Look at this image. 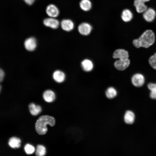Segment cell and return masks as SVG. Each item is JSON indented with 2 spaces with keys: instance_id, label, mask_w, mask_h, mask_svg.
<instances>
[{
  "instance_id": "cell-10",
  "label": "cell",
  "mask_w": 156,
  "mask_h": 156,
  "mask_svg": "<svg viewBox=\"0 0 156 156\" xmlns=\"http://www.w3.org/2000/svg\"><path fill=\"white\" fill-rule=\"evenodd\" d=\"M156 15V13L153 9L151 8H147L143 14L144 19L146 21L151 22L155 19Z\"/></svg>"
},
{
  "instance_id": "cell-25",
  "label": "cell",
  "mask_w": 156,
  "mask_h": 156,
  "mask_svg": "<svg viewBox=\"0 0 156 156\" xmlns=\"http://www.w3.org/2000/svg\"><path fill=\"white\" fill-rule=\"evenodd\" d=\"M24 149L26 153L27 154H32L35 151L34 147L29 144H27L25 145Z\"/></svg>"
},
{
  "instance_id": "cell-20",
  "label": "cell",
  "mask_w": 156,
  "mask_h": 156,
  "mask_svg": "<svg viewBox=\"0 0 156 156\" xmlns=\"http://www.w3.org/2000/svg\"><path fill=\"white\" fill-rule=\"evenodd\" d=\"M81 8L83 11L89 10L92 7V3L89 0H81L79 3Z\"/></svg>"
},
{
  "instance_id": "cell-27",
  "label": "cell",
  "mask_w": 156,
  "mask_h": 156,
  "mask_svg": "<svg viewBox=\"0 0 156 156\" xmlns=\"http://www.w3.org/2000/svg\"><path fill=\"white\" fill-rule=\"evenodd\" d=\"M25 2L29 5H32L34 2L35 0H23Z\"/></svg>"
},
{
  "instance_id": "cell-21",
  "label": "cell",
  "mask_w": 156,
  "mask_h": 156,
  "mask_svg": "<svg viewBox=\"0 0 156 156\" xmlns=\"http://www.w3.org/2000/svg\"><path fill=\"white\" fill-rule=\"evenodd\" d=\"M148 88L150 90V97L153 99H156V83H150L148 84Z\"/></svg>"
},
{
  "instance_id": "cell-4",
  "label": "cell",
  "mask_w": 156,
  "mask_h": 156,
  "mask_svg": "<svg viewBox=\"0 0 156 156\" xmlns=\"http://www.w3.org/2000/svg\"><path fill=\"white\" fill-rule=\"evenodd\" d=\"M131 82L134 86L138 87H140L144 85L145 82V78L142 74L136 73L132 76Z\"/></svg>"
},
{
  "instance_id": "cell-22",
  "label": "cell",
  "mask_w": 156,
  "mask_h": 156,
  "mask_svg": "<svg viewBox=\"0 0 156 156\" xmlns=\"http://www.w3.org/2000/svg\"><path fill=\"white\" fill-rule=\"evenodd\" d=\"M107 97L109 99H112L115 97L117 94L116 90L112 87L108 88L105 92Z\"/></svg>"
},
{
  "instance_id": "cell-26",
  "label": "cell",
  "mask_w": 156,
  "mask_h": 156,
  "mask_svg": "<svg viewBox=\"0 0 156 156\" xmlns=\"http://www.w3.org/2000/svg\"><path fill=\"white\" fill-rule=\"evenodd\" d=\"M4 75V73L3 71L1 69L0 70V81L1 82L3 81Z\"/></svg>"
},
{
  "instance_id": "cell-3",
  "label": "cell",
  "mask_w": 156,
  "mask_h": 156,
  "mask_svg": "<svg viewBox=\"0 0 156 156\" xmlns=\"http://www.w3.org/2000/svg\"><path fill=\"white\" fill-rule=\"evenodd\" d=\"M130 60L129 59H119L115 62L114 66L115 67L119 70H123L129 66Z\"/></svg>"
},
{
  "instance_id": "cell-15",
  "label": "cell",
  "mask_w": 156,
  "mask_h": 156,
  "mask_svg": "<svg viewBox=\"0 0 156 156\" xmlns=\"http://www.w3.org/2000/svg\"><path fill=\"white\" fill-rule=\"evenodd\" d=\"M135 118V116L134 113L131 111L127 110L125 114L124 120L126 123L131 124L134 122Z\"/></svg>"
},
{
  "instance_id": "cell-8",
  "label": "cell",
  "mask_w": 156,
  "mask_h": 156,
  "mask_svg": "<svg viewBox=\"0 0 156 156\" xmlns=\"http://www.w3.org/2000/svg\"><path fill=\"white\" fill-rule=\"evenodd\" d=\"M150 0H134V5L135 8L137 12L139 13L144 12L147 9V7L145 4L146 2Z\"/></svg>"
},
{
  "instance_id": "cell-11",
  "label": "cell",
  "mask_w": 156,
  "mask_h": 156,
  "mask_svg": "<svg viewBox=\"0 0 156 156\" xmlns=\"http://www.w3.org/2000/svg\"><path fill=\"white\" fill-rule=\"evenodd\" d=\"M61 26L64 30L69 31L72 30L74 27V24L73 21L69 19L63 20L61 22Z\"/></svg>"
},
{
  "instance_id": "cell-18",
  "label": "cell",
  "mask_w": 156,
  "mask_h": 156,
  "mask_svg": "<svg viewBox=\"0 0 156 156\" xmlns=\"http://www.w3.org/2000/svg\"><path fill=\"white\" fill-rule=\"evenodd\" d=\"M29 107L31 114L34 116L38 114L42 111L41 107L40 105H36L33 103L30 104Z\"/></svg>"
},
{
  "instance_id": "cell-19",
  "label": "cell",
  "mask_w": 156,
  "mask_h": 156,
  "mask_svg": "<svg viewBox=\"0 0 156 156\" xmlns=\"http://www.w3.org/2000/svg\"><path fill=\"white\" fill-rule=\"evenodd\" d=\"M21 142L20 139L19 138L16 137H12L10 139L8 144L12 148H18L20 147Z\"/></svg>"
},
{
  "instance_id": "cell-5",
  "label": "cell",
  "mask_w": 156,
  "mask_h": 156,
  "mask_svg": "<svg viewBox=\"0 0 156 156\" xmlns=\"http://www.w3.org/2000/svg\"><path fill=\"white\" fill-rule=\"evenodd\" d=\"M24 46L27 50L30 51H34L37 46V42L36 39L33 37L27 38L24 42Z\"/></svg>"
},
{
  "instance_id": "cell-16",
  "label": "cell",
  "mask_w": 156,
  "mask_h": 156,
  "mask_svg": "<svg viewBox=\"0 0 156 156\" xmlns=\"http://www.w3.org/2000/svg\"><path fill=\"white\" fill-rule=\"evenodd\" d=\"M121 17L123 21L125 22H128L132 20L133 15L130 10L128 9H125L122 12Z\"/></svg>"
},
{
  "instance_id": "cell-7",
  "label": "cell",
  "mask_w": 156,
  "mask_h": 156,
  "mask_svg": "<svg viewBox=\"0 0 156 156\" xmlns=\"http://www.w3.org/2000/svg\"><path fill=\"white\" fill-rule=\"evenodd\" d=\"M43 23L46 26L53 29H57L60 25V23L58 20L55 18L51 17L44 19Z\"/></svg>"
},
{
  "instance_id": "cell-12",
  "label": "cell",
  "mask_w": 156,
  "mask_h": 156,
  "mask_svg": "<svg viewBox=\"0 0 156 156\" xmlns=\"http://www.w3.org/2000/svg\"><path fill=\"white\" fill-rule=\"evenodd\" d=\"M128 52L123 49H118L114 52L113 57L115 59H129Z\"/></svg>"
},
{
  "instance_id": "cell-9",
  "label": "cell",
  "mask_w": 156,
  "mask_h": 156,
  "mask_svg": "<svg viewBox=\"0 0 156 156\" xmlns=\"http://www.w3.org/2000/svg\"><path fill=\"white\" fill-rule=\"evenodd\" d=\"M46 12L47 14L51 17L55 18L57 17L59 14L58 8L53 4H50L47 6Z\"/></svg>"
},
{
  "instance_id": "cell-14",
  "label": "cell",
  "mask_w": 156,
  "mask_h": 156,
  "mask_svg": "<svg viewBox=\"0 0 156 156\" xmlns=\"http://www.w3.org/2000/svg\"><path fill=\"white\" fill-rule=\"evenodd\" d=\"M43 96L46 101L51 103L55 100V96L53 91L51 90H47L44 92Z\"/></svg>"
},
{
  "instance_id": "cell-23",
  "label": "cell",
  "mask_w": 156,
  "mask_h": 156,
  "mask_svg": "<svg viewBox=\"0 0 156 156\" xmlns=\"http://www.w3.org/2000/svg\"><path fill=\"white\" fill-rule=\"evenodd\" d=\"M46 153L45 148L43 145H38L37 146L36 154V156H42Z\"/></svg>"
},
{
  "instance_id": "cell-17",
  "label": "cell",
  "mask_w": 156,
  "mask_h": 156,
  "mask_svg": "<svg viewBox=\"0 0 156 156\" xmlns=\"http://www.w3.org/2000/svg\"><path fill=\"white\" fill-rule=\"evenodd\" d=\"M81 65L83 69L86 72L91 71L93 68V64L91 61L88 59H85L81 63Z\"/></svg>"
},
{
  "instance_id": "cell-1",
  "label": "cell",
  "mask_w": 156,
  "mask_h": 156,
  "mask_svg": "<svg viewBox=\"0 0 156 156\" xmlns=\"http://www.w3.org/2000/svg\"><path fill=\"white\" fill-rule=\"evenodd\" d=\"M155 40L154 32L151 30H147L139 38L134 40L133 43L137 48L140 47L148 48L154 43Z\"/></svg>"
},
{
  "instance_id": "cell-2",
  "label": "cell",
  "mask_w": 156,
  "mask_h": 156,
  "mask_svg": "<svg viewBox=\"0 0 156 156\" xmlns=\"http://www.w3.org/2000/svg\"><path fill=\"white\" fill-rule=\"evenodd\" d=\"M55 124V120L53 117L48 115L42 116L38 118L36 123V130L39 134L44 135L48 130L47 125L53 127Z\"/></svg>"
},
{
  "instance_id": "cell-6",
  "label": "cell",
  "mask_w": 156,
  "mask_h": 156,
  "mask_svg": "<svg viewBox=\"0 0 156 156\" xmlns=\"http://www.w3.org/2000/svg\"><path fill=\"white\" fill-rule=\"evenodd\" d=\"M91 25L87 23H83L80 24L78 27V30L79 33L82 35L87 36L89 35L92 30Z\"/></svg>"
},
{
  "instance_id": "cell-13",
  "label": "cell",
  "mask_w": 156,
  "mask_h": 156,
  "mask_svg": "<svg viewBox=\"0 0 156 156\" xmlns=\"http://www.w3.org/2000/svg\"><path fill=\"white\" fill-rule=\"evenodd\" d=\"M53 77L54 80L58 83H61L63 82L65 78L64 73L60 70H56L53 73Z\"/></svg>"
},
{
  "instance_id": "cell-24",
  "label": "cell",
  "mask_w": 156,
  "mask_h": 156,
  "mask_svg": "<svg viewBox=\"0 0 156 156\" xmlns=\"http://www.w3.org/2000/svg\"><path fill=\"white\" fill-rule=\"evenodd\" d=\"M149 63L150 66L156 70V53L150 57L149 60Z\"/></svg>"
}]
</instances>
